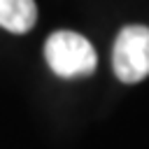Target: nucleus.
Segmentation results:
<instances>
[{
	"label": "nucleus",
	"instance_id": "1",
	"mask_svg": "<svg viewBox=\"0 0 149 149\" xmlns=\"http://www.w3.org/2000/svg\"><path fill=\"white\" fill-rule=\"evenodd\" d=\"M44 58L54 74L63 79L88 77L98 65L93 44L72 30H56L44 42Z\"/></svg>",
	"mask_w": 149,
	"mask_h": 149
},
{
	"label": "nucleus",
	"instance_id": "2",
	"mask_svg": "<svg viewBox=\"0 0 149 149\" xmlns=\"http://www.w3.org/2000/svg\"><path fill=\"white\" fill-rule=\"evenodd\" d=\"M112 68L119 81L137 84L149 74V28L126 26L116 35L112 51Z\"/></svg>",
	"mask_w": 149,
	"mask_h": 149
},
{
	"label": "nucleus",
	"instance_id": "3",
	"mask_svg": "<svg viewBox=\"0 0 149 149\" xmlns=\"http://www.w3.org/2000/svg\"><path fill=\"white\" fill-rule=\"evenodd\" d=\"M37 21L35 0H0V26L9 33H28Z\"/></svg>",
	"mask_w": 149,
	"mask_h": 149
}]
</instances>
